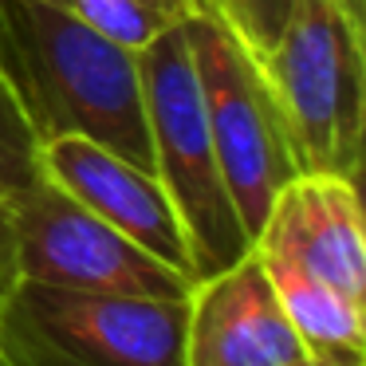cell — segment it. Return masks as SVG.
<instances>
[{
	"mask_svg": "<svg viewBox=\"0 0 366 366\" xmlns=\"http://www.w3.org/2000/svg\"><path fill=\"white\" fill-rule=\"evenodd\" d=\"M0 75L40 146L75 134L154 169L138 56L67 0H0Z\"/></svg>",
	"mask_w": 366,
	"mask_h": 366,
	"instance_id": "1",
	"label": "cell"
},
{
	"mask_svg": "<svg viewBox=\"0 0 366 366\" xmlns=\"http://www.w3.org/2000/svg\"><path fill=\"white\" fill-rule=\"evenodd\" d=\"M260 71L284 119L295 169L358 182L366 127L362 16L347 0H292Z\"/></svg>",
	"mask_w": 366,
	"mask_h": 366,
	"instance_id": "2",
	"label": "cell"
},
{
	"mask_svg": "<svg viewBox=\"0 0 366 366\" xmlns=\"http://www.w3.org/2000/svg\"><path fill=\"white\" fill-rule=\"evenodd\" d=\"M138 75H142L154 177L162 182L182 221L193 280H209L244 260L252 252V240L232 209L221 166H217L182 20L158 32L138 51Z\"/></svg>",
	"mask_w": 366,
	"mask_h": 366,
	"instance_id": "3",
	"label": "cell"
},
{
	"mask_svg": "<svg viewBox=\"0 0 366 366\" xmlns=\"http://www.w3.org/2000/svg\"><path fill=\"white\" fill-rule=\"evenodd\" d=\"M4 366H185V300L12 280L0 295Z\"/></svg>",
	"mask_w": 366,
	"mask_h": 366,
	"instance_id": "4",
	"label": "cell"
},
{
	"mask_svg": "<svg viewBox=\"0 0 366 366\" xmlns=\"http://www.w3.org/2000/svg\"><path fill=\"white\" fill-rule=\"evenodd\" d=\"M182 32L193 56L224 189L248 240H256L276 193L300 174L284 134V119L260 64L244 51L237 32L209 0H197L185 12Z\"/></svg>",
	"mask_w": 366,
	"mask_h": 366,
	"instance_id": "5",
	"label": "cell"
},
{
	"mask_svg": "<svg viewBox=\"0 0 366 366\" xmlns=\"http://www.w3.org/2000/svg\"><path fill=\"white\" fill-rule=\"evenodd\" d=\"M0 224L16 280L146 300H189L193 292L185 272L142 252L44 174L0 197Z\"/></svg>",
	"mask_w": 366,
	"mask_h": 366,
	"instance_id": "6",
	"label": "cell"
},
{
	"mask_svg": "<svg viewBox=\"0 0 366 366\" xmlns=\"http://www.w3.org/2000/svg\"><path fill=\"white\" fill-rule=\"evenodd\" d=\"M252 252L311 280L366 300V229L358 182L335 174H295L276 193Z\"/></svg>",
	"mask_w": 366,
	"mask_h": 366,
	"instance_id": "7",
	"label": "cell"
},
{
	"mask_svg": "<svg viewBox=\"0 0 366 366\" xmlns=\"http://www.w3.org/2000/svg\"><path fill=\"white\" fill-rule=\"evenodd\" d=\"M40 174L56 182L67 197H75L83 209H91L99 221L134 240L142 252L193 280L182 221H177L154 169H142L91 138L71 134L40 146Z\"/></svg>",
	"mask_w": 366,
	"mask_h": 366,
	"instance_id": "8",
	"label": "cell"
},
{
	"mask_svg": "<svg viewBox=\"0 0 366 366\" xmlns=\"http://www.w3.org/2000/svg\"><path fill=\"white\" fill-rule=\"evenodd\" d=\"M307 355L256 252L197 280L185 300V366H287Z\"/></svg>",
	"mask_w": 366,
	"mask_h": 366,
	"instance_id": "9",
	"label": "cell"
},
{
	"mask_svg": "<svg viewBox=\"0 0 366 366\" xmlns=\"http://www.w3.org/2000/svg\"><path fill=\"white\" fill-rule=\"evenodd\" d=\"M260 260V256H256ZM264 264V260H260ZM276 300L284 307L287 323L295 327V335L303 339V347H362V303L342 295L339 287L311 280L295 268L284 264H264Z\"/></svg>",
	"mask_w": 366,
	"mask_h": 366,
	"instance_id": "10",
	"label": "cell"
},
{
	"mask_svg": "<svg viewBox=\"0 0 366 366\" xmlns=\"http://www.w3.org/2000/svg\"><path fill=\"white\" fill-rule=\"evenodd\" d=\"M67 4H71V12L83 24H91L99 36H107L111 44L134 51V56L158 32L177 24V20H169L150 0H67Z\"/></svg>",
	"mask_w": 366,
	"mask_h": 366,
	"instance_id": "11",
	"label": "cell"
},
{
	"mask_svg": "<svg viewBox=\"0 0 366 366\" xmlns=\"http://www.w3.org/2000/svg\"><path fill=\"white\" fill-rule=\"evenodd\" d=\"M36 174H40V142L0 75V197L28 185Z\"/></svg>",
	"mask_w": 366,
	"mask_h": 366,
	"instance_id": "12",
	"label": "cell"
},
{
	"mask_svg": "<svg viewBox=\"0 0 366 366\" xmlns=\"http://www.w3.org/2000/svg\"><path fill=\"white\" fill-rule=\"evenodd\" d=\"M209 4L224 16V24L237 32V40L244 44V51L256 64L272 51L287 12H292V0H209Z\"/></svg>",
	"mask_w": 366,
	"mask_h": 366,
	"instance_id": "13",
	"label": "cell"
},
{
	"mask_svg": "<svg viewBox=\"0 0 366 366\" xmlns=\"http://www.w3.org/2000/svg\"><path fill=\"white\" fill-rule=\"evenodd\" d=\"M307 355L315 358V366H366L362 347H315Z\"/></svg>",
	"mask_w": 366,
	"mask_h": 366,
	"instance_id": "14",
	"label": "cell"
},
{
	"mask_svg": "<svg viewBox=\"0 0 366 366\" xmlns=\"http://www.w3.org/2000/svg\"><path fill=\"white\" fill-rule=\"evenodd\" d=\"M12 260H9V240H4V224H0V295L9 292V284H12ZM0 366H4V358H0Z\"/></svg>",
	"mask_w": 366,
	"mask_h": 366,
	"instance_id": "15",
	"label": "cell"
},
{
	"mask_svg": "<svg viewBox=\"0 0 366 366\" xmlns=\"http://www.w3.org/2000/svg\"><path fill=\"white\" fill-rule=\"evenodd\" d=\"M150 4H158V9H162V12H166V16H169V20H182V16H185V12H189V9H193V4H197V0H150Z\"/></svg>",
	"mask_w": 366,
	"mask_h": 366,
	"instance_id": "16",
	"label": "cell"
},
{
	"mask_svg": "<svg viewBox=\"0 0 366 366\" xmlns=\"http://www.w3.org/2000/svg\"><path fill=\"white\" fill-rule=\"evenodd\" d=\"M287 366H315V358H311V355H300L295 362H287Z\"/></svg>",
	"mask_w": 366,
	"mask_h": 366,
	"instance_id": "17",
	"label": "cell"
},
{
	"mask_svg": "<svg viewBox=\"0 0 366 366\" xmlns=\"http://www.w3.org/2000/svg\"><path fill=\"white\" fill-rule=\"evenodd\" d=\"M347 4H350V9L358 12V16H362V12H366V0H347Z\"/></svg>",
	"mask_w": 366,
	"mask_h": 366,
	"instance_id": "18",
	"label": "cell"
}]
</instances>
